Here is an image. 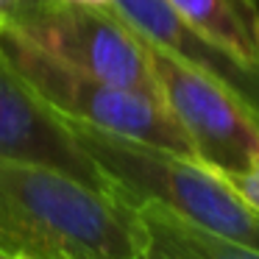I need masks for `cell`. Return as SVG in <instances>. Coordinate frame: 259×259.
Returning a JSON list of instances; mask_svg holds the SVG:
<instances>
[{
	"label": "cell",
	"instance_id": "6da1fadb",
	"mask_svg": "<svg viewBox=\"0 0 259 259\" xmlns=\"http://www.w3.org/2000/svg\"><path fill=\"white\" fill-rule=\"evenodd\" d=\"M0 259H148V234L123 198L0 156Z\"/></svg>",
	"mask_w": 259,
	"mask_h": 259
},
{
	"label": "cell",
	"instance_id": "7a4b0ae2",
	"mask_svg": "<svg viewBox=\"0 0 259 259\" xmlns=\"http://www.w3.org/2000/svg\"><path fill=\"white\" fill-rule=\"evenodd\" d=\"M64 120L109 190L125 203H159L223 240L259 251V212L218 170L167 148Z\"/></svg>",
	"mask_w": 259,
	"mask_h": 259
},
{
	"label": "cell",
	"instance_id": "3957f363",
	"mask_svg": "<svg viewBox=\"0 0 259 259\" xmlns=\"http://www.w3.org/2000/svg\"><path fill=\"white\" fill-rule=\"evenodd\" d=\"M0 53L9 67L62 117L195 159L187 134L153 92L95 78L48 53L6 20H0Z\"/></svg>",
	"mask_w": 259,
	"mask_h": 259
},
{
	"label": "cell",
	"instance_id": "277c9868",
	"mask_svg": "<svg viewBox=\"0 0 259 259\" xmlns=\"http://www.w3.org/2000/svg\"><path fill=\"white\" fill-rule=\"evenodd\" d=\"M0 20L95 78L159 95L148 42L109 6L39 0L25 12Z\"/></svg>",
	"mask_w": 259,
	"mask_h": 259
},
{
	"label": "cell",
	"instance_id": "5b68a950",
	"mask_svg": "<svg viewBox=\"0 0 259 259\" xmlns=\"http://www.w3.org/2000/svg\"><path fill=\"white\" fill-rule=\"evenodd\" d=\"M148 42V39H145ZM159 98L192 145L201 164L231 173L259 156V112L223 81L201 73L148 42Z\"/></svg>",
	"mask_w": 259,
	"mask_h": 259
},
{
	"label": "cell",
	"instance_id": "8992f818",
	"mask_svg": "<svg viewBox=\"0 0 259 259\" xmlns=\"http://www.w3.org/2000/svg\"><path fill=\"white\" fill-rule=\"evenodd\" d=\"M0 156L59 167L98 190L109 181L73 137L67 120L51 109L0 53ZM114 195V192H112Z\"/></svg>",
	"mask_w": 259,
	"mask_h": 259
},
{
	"label": "cell",
	"instance_id": "52a82bcc",
	"mask_svg": "<svg viewBox=\"0 0 259 259\" xmlns=\"http://www.w3.org/2000/svg\"><path fill=\"white\" fill-rule=\"evenodd\" d=\"M109 9L117 12L142 39L223 81L248 106L259 112V73L214 45L198 28H192L167 0H112Z\"/></svg>",
	"mask_w": 259,
	"mask_h": 259
},
{
	"label": "cell",
	"instance_id": "ba28073f",
	"mask_svg": "<svg viewBox=\"0 0 259 259\" xmlns=\"http://www.w3.org/2000/svg\"><path fill=\"white\" fill-rule=\"evenodd\" d=\"M148 234V259H259V251L229 242L159 203H131Z\"/></svg>",
	"mask_w": 259,
	"mask_h": 259
},
{
	"label": "cell",
	"instance_id": "9c48e42d",
	"mask_svg": "<svg viewBox=\"0 0 259 259\" xmlns=\"http://www.w3.org/2000/svg\"><path fill=\"white\" fill-rule=\"evenodd\" d=\"M203 36L259 73V0H167Z\"/></svg>",
	"mask_w": 259,
	"mask_h": 259
},
{
	"label": "cell",
	"instance_id": "30bf717a",
	"mask_svg": "<svg viewBox=\"0 0 259 259\" xmlns=\"http://www.w3.org/2000/svg\"><path fill=\"white\" fill-rule=\"evenodd\" d=\"M220 176L259 212V156L242 170H231V173H220Z\"/></svg>",
	"mask_w": 259,
	"mask_h": 259
},
{
	"label": "cell",
	"instance_id": "8fae6325",
	"mask_svg": "<svg viewBox=\"0 0 259 259\" xmlns=\"http://www.w3.org/2000/svg\"><path fill=\"white\" fill-rule=\"evenodd\" d=\"M39 0H0V17H14V14L31 9Z\"/></svg>",
	"mask_w": 259,
	"mask_h": 259
},
{
	"label": "cell",
	"instance_id": "7c38bea8",
	"mask_svg": "<svg viewBox=\"0 0 259 259\" xmlns=\"http://www.w3.org/2000/svg\"><path fill=\"white\" fill-rule=\"evenodd\" d=\"M70 3H84V6H112V0H70Z\"/></svg>",
	"mask_w": 259,
	"mask_h": 259
}]
</instances>
